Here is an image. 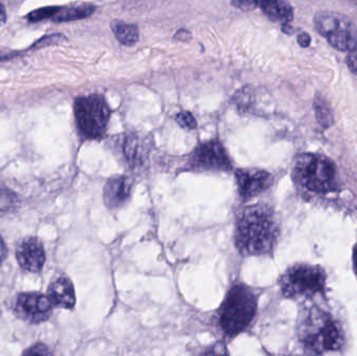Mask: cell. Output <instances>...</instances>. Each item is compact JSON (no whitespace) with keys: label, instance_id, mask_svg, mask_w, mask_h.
Wrapping results in <instances>:
<instances>
[{"label":"cell","instance_id":"obj_1","mask_svg":"<svg viewBox=\"0 0 357 356\" xmlns=\"http://www.w3.org/2000/svg\"><path fill=\"white\" fill-rule=\"evenodd\" d=\"M278 238L279 225L274 211L268 205H251L237 215L235 244L241 254H271Z\"/></svg>","mask_w":357,"mask_h":356},{"label":"cell","instance_id":"obj_2","mask_svg":"<svg viewBox=\"0 0 357 356\" xmlns=\"http://www.w3.org/2000/svg\"><path fill=\"white\" fill-rule=\"evenodd\" d=\"M299 338L304 347L318 355L339 350L344 342L339 324L318 307L306 311L300 323Z\"/></svg>","mask_w":357,"mask_h":356},{"label":"cell","instance_id":"obj_3","mask_svg":"<svg viewBox=\"0 0 357 356\" xmlns=\"http://www.w3.org/2000/svg\"><path fill=\"white\" fill-rule=\"evenodd\" d=\"M257 296L245 284L230 288L220 309V325L226 336L234 338L245 332L255 318Z\"/></svg>","mask_w":357,"mask_h":356},{"label":"cell","instance_id":"obj_4","mask_svg":"<svg viewBox=\"0 0 357 356\" xmlns=\"http://www.w3.org/2000/svg\"><path fill=\"white\" fill-rule=\"evenodd\" d=\"M337 167L320 154L305 153L296 159L293 177L296 183L314 194H327L337 188Z\"/></svg>","mask_w":357,"mask_h":356},{"label":"cell","instance_id":"obj_5","mask_svg":"<svg viewBox=\"0 0 357 356\" xmlns=\"http://www.w3.org/2000/svg\"><path fill=\"white\" fill-rule=\"evenodd\" d=\"M75 116L82 137L98 140L106 134L111 110L102 95L91 94L75 100Z\"/></svg>","mask_w":357,"mask_h":356},{"label":"cell","instance_id":"obj_6","mask_svg":"<svg viewBox=\"0 0 357 356\" xmlns=\"http://www.w3.org/2000/svg\"><path fill=\"white\" fill-rule=\"evenodd\" d=\"M326 274L318 265H296L279 280L281 292L287 298H310L324 291Z\"/></svg>","mask_w":357,"mask_h":356},{"label":"cell","instance_id":"obj_7","mask_svg":"<svg viewBox=\"0 0 357 356\" xmlns=\"http://www.w3.org/2000/svg\"><path fill=\"white\" fill-rule=\"evenodd\" d=\"M314 24L316 31L335 49L349 52L357 50V27L346 15L321 10L314 15Z\"/></svg>","mask_w":357,"mask_h":356},{"label":"cell","instance_id":"obj_8","mask_svg":"<svg viewBox=\"0 0 357 356\" xmlns=\"http://www.w3.org/2000/svg\"><path fill=\"white\" fill-rule=\"evenodd\" d=\"M232 163L226 148L218 140H210L197 146L187 160L186 171H229Z\"/></svg>","mask_w":357,"mask_h":356},{"label":"cell","instance_id":"obj_9","mask_svg":"<svg viewBox=\"0 0 357 356\" xmlns=\"http://www.w3.org/2000/svg\"><path fill=\"white\" fill-rule=\"evenodd\" d=\"M52 307L54 305L45 295L40 293H22L17 297L15 313L24 321L40 323L50 317Z\"/></svg>","mask_w":357,"mask_h":356},{"label":"cell","instance_id":"obj_10","mask_svg":"<svg viewBox=\"0 0 357 356\" xmlns=\"http://www.w3.org/2000/svg\"><path fill=\"white\" fill-rule=\"evenodd\" d=\"M121 158L125 160L132 171H139L146 167L150 155V142L146 136L137 133H128L121 136L119 141Z\"/></svg>","mask_w":357,"mask_h":356},{"label":"cell","instance_id":"obj_11","mask_svg":"<svg viewBox=\"0 0 357 356\" xmlns=\"http://www.w3.org/2000/svg\"><path fill=\"white\" fill-rule=\"evenodd\" d=\"M235 177L239 196L245 201L259 196L273 184L272 175L264 169H237Z\"/></svg>","mask_w":357,"mask_h":356},{"label":"cell","instance_id":"obj_12","mask_svg":"<svg viewBox=\"0 0 357 356\" xmlns=\"http://www.w3.org/2000/svg\"><path fill=\"white\" fill-rule=\"evenodd\" d=\"M17 261L25 271L38 273L45 263L43 245L36 238H27L21 242L16 252Z\"/></svg>","mask_w":357,"mask_h":356},{"label":"cell","instance_id":"obj_13","mask_svg":"<svg viewBox=\"0 0 357 356\" xmlns=\"http://www.w3.org/2000/svg\"><path fill=\"white\" fill-rule=\"evenodd\" d=\"M133 180L128 176L110 178L104 188L105 204L108 208L119 209L131 198Z\"/></svg>","mask_w":357,"mask_h":356},{"label":"cell","instance_id":"obj_14","mask_svg":"<svg viewBox=\"0 0 357 356\" xmlns=\"http://www.w3.org/2000/svg\"><path fill=\"white\" fill-rule=\"evenodd\" d=\"M48 299L54 307L71 309L75 305V292L73 282L67 277H59L48 288Z\"/></svg>","mask_w":357,"mask_h":356},{"label":"cell","instance_id":"obj_15","mask_svg":"<svg viewBox=\"0 0 357 356\" xmlns=\"http://www.w3.org/2000/svg\"><path fill=\"white\" fill-rule=\"evenodd\" d=\"M258 6L272 20L289 24L294 19V10L291 4L285 1H262Z\"/></svg>","mask_w":357,"mask_h":356},{"label":"cell","instance_id":"obj_16","mask_svg":"<svg viewBox=\"0 0 357 356\" xmlns=\"http://www.w3.org/2000/svg\"><path fill=\"white\" fill-rule=\"evenodd\" d=\"M314 109L317 121L323 129H329L335 123L333 110L331 105L324 95L317 93L314 100Z\"/></svg>","mask_w":357,"mask_h":356},{"label":"cell","instance_id":"obj_17","mask_svg":"<svg viewBox=\"0 0 357 356\" xmlns=\"http://www.w3.org/2000/svg\"><path fill=\"white\" fill-rule=\"evenodd\" d=\"M96 8L91 4H83V6H73V8H60L52 20L56 22H68V21L79 20L86 18L93 14Z\"/></svg>","mask_w":357,"mask_h":356},{"label":"cell","instance_id":"obj_18","mask_svg":"<svg viewBox=\"0 0 357 356\" xmlns=\"http://www.w3.org/2000/svg\"><path fill=\"white\" fill-rule=\"evenodd\" d=\"M112 29L119 41L123 45H134L139 39V31L135 24H127L123 22L113 23Z\"/></svg>","mask_w":357,"mask_h":356},{"label":"cell","instance_id":"obj_19","mask_svg":"<svg viewBox=\"0 0 357 356\" xmlns=\"http://www.w3.org/2000/svg\"><path fill=\"white\" fill-rule=\"evenodd\" d=\"M18 205V198L8 189H0V213L10 212Z\"/></svg>","mask_w":357,"mask_h":356},{"label":"cell","instance_id":"obj_20","mask_svg":"<svg viewBox=\"0 0 357 356\" xmlns=\"http://www.w3.org/2000/svg\"><path fill=\"white\" fill-rule=\"evenodd\" d=\"M60 8L58 6H47V8H38V10L29 13L27 19L31 22H39V21L45 20V19L54 18L56 13L60 10Z\"/></svg>","mask_w":357,"mask_h":356},{"label":"cell","instance_id":"obj_21","mask_svg":"<svg viewBox=\"0 0 357 356\" xmlns=\"http://www.w3.org/2000/svg\"><path fill=\"white\" fill-rule=\"evenodd\" d=\"M176 121L181 127H185V129L193 130L197 127V121H195L192 114L190 112H187V111L178 113L176 116Z\"/></svg>","mask_w":357,"mask_h":356},{"label":"cell","instance_id":"obj_22","mask_svg":"<svg viewBox=\"0 0 357 356\" xmlns=\"http://www.w3.org/2000/svg\"><path fill=\"white\" fill-rule=\"evenodd\" d=\"M21 356H54L52 351L44 344H36L29 347Z\"/></svg>","mask_w":357,"mask_h":356},{"label":"cell","instance_id":"obj_23","mask_svg":"<svg viewBox=\"0 0 357 356\" xmlns=\"http://www.w3.org/2000/svg\"><path fill=\"white\" fill-rule=\"evenodd\" d=\"M202 356H230L226 345L222 342H218L207 349Z\"/></svg>","mask_w":357,"mask_h":356},{"label":"cell","instance_id":"obj_24","mask_svg":"<svg viewBox=\"0 0 357 356\" xmlns=\"http://www.w3.org/2000/svg\"><path fill=\"white\" fill-rule=\"evenodd\" d=\"M347 65L352 72L357 75V50L350 52L347 56Z\"/></svg>","mask_w":357,"mask_h":356},{"label":"cell","instance_id":"obj_25","mask_svg":"<svg viewBox=\"0 0 357 356\" xmlns=\"http://www.w3.org/2000/svg\"><path fill=\"white\" fill-rule=\"evenodd\" d=\"M233 6L241 8V10H253L258 6V2L254 1H233Z\"/></svg>","mask_w":357,"mask_h":356},{"label":"cell","instance_id":"obj_26","mask_svg":"<svg viewBox=\"0 0 357 356\" xmlns=\"http://www.w3.org/2000/svg\"><path fill=\"white\" fill-rule=\"evenodd\" d=\"M310 41H312V38L308 35L307 33H302L298 36V43L301 47H307L310 46Z\"/></svg>","mask_w":357,"mask_h":356},{"label":"cell","instance_id":"obj_27","mask_svg":"<svg viewBox=\"0 0 357 356\" xmlns=\"http://www.w3.org/2000/svg\"><path fill=\"white\" fill-rule=\"evenodd\" d=\"M6 257V247L4 245L3 240H2L1 236H0V265L3 263L4 259Z\"/></svg>","mask_w":357,"mask_h":356},{"label":"cell","instance_id":"obj_28","mask_svg":"<svg viewBox=\"0 0 357 356\" xmlns=\"http://www.w3.org/2000/svg\"><path fill=\"white\" fill-rule=\"evenodd\" d=\"M6 21V8H4L3 4L0 3V26L3 25Z\"/></svg>","mask_w":357,"mask_h":356},{"label":"cell","instance_id":"obj_29","mask_svg":"<svg viewBox=\"0 0 357 356\" xmlns=\"http://www.w3.org/2000/svg\"><path fill=\"white\" fill-rule=\"evenodd\" d=\"M190 37V33L189 31H185V29H181L176 35V38L178 40H187V38Z\"/></svg>","mask_w":357,"mask_h":356},{"label":"cell","instance_id":"obj_30","mask_svg":"<svg viewBox=\"0 0 357 356\" xmlns=\"http://www.w3.org/2000/svg\"><path fill=\"white\" fill-rule=\"evenodd\" d=\"M282 31H284L285 33H289V35H291V33H293V27H291L289 24H284L282 26Z\"/></svg>","mask_w":357,"mask_h":356},{"label":"cell","instance_id":"obj_31","mask_svg":"<svg viewBox=\"0 0 357 356\" xmlns=\"http://www.w3.org/2000/svg\"><path fill=\"white\" fill-rule=\"evenodd\" d=\"M354 269H356V273L357 275V245L356 246V248H354Z\"/></svg>","mask_w":357,"mask_h":356}]
</instances>
